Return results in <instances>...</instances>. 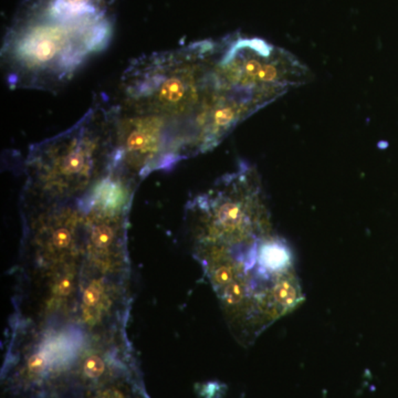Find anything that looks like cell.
<instances>
[{
	"label": "cell",
	"mask_w": 398,
	"mask_h": 398,
	"mask_svg": "<svg viewBox=\"0 0 398 398\" xmlns=\"http://www.w3.org/2000/svg\"><path fill=\"white\" fill-rule=\"evenodd\" d=\"M225 45L205 40L134 60L123 73L117 156L133 177L217 146L251 112L218 73Z\"/></svg>",
	"instance_id": "cell-1"
},
{
	"label": "cell",
	"mask_w": 398,
	"mask_h": 398,
	"mask_svg": "<svg viewBox=\"0 0 398 398\" xmlns=\"http://www.w3.org/2000/svg\"><path fill=\"white\" fill-rule=\"evenodd\" d=\"M111 14L75 17L29 1L3 42L9 86L51 90L69 81L111 40Z\"/></svg>",
	"instance_id": "cell-2"
},
{
	"label": "cell",
	"mask_w": 398,
	"mask_h": 398,
	"mask_svg": "<svg viewBox=\"0 0 398 398\" xmlns=\"http://www.w3.org/2000/svg\"><path fill=\"white\" fill-rule=\"evenodd\" d=\"M115 152V104L102 100L72 128L29 150V192L45 206L84 195L111 170Z\"/></svg>",
	"instance_id": "cell-3"
},
{
	"label": "cell",
	"mask_w": 398,
	"mask_h": 398,
	"mask_svg": "<svg viewBox=\"0 0 398 398\" xmlns=\"http://www.w3.org/2000/svg\"><path fill=\"white\" fill-rule=\"evenodd\" d=\"M223 83L260 109L306 83L310 71L292 53L259 38L227 37L218 61Z\"/></svg>",
	"instance_id": "cell-4"
},
{
	"label": "cell",
	"mask_w": 398,
	"mask_h": 398,
	"mask_svg": "<svg viewBox=\"0 0 398 398\" xmlns=\"http://www.w3.org/2000/svg\"><path fill=\"white\" fill-rule=\"evenodd\" d=\"M84 322L90 326L99 324L111 306V293L102 279H95L84 290L82 300Z\"/></svg>",
	"instance_id": "cell-5"
},
{
	"label": "cell",
	"mask_w": 398,
	"mask_h": 398,
	"mask_svg": "<svg viewBox=\"0 0 398 398\" xmlns=\"http://www.w3.org/2000/svg\"><path fill=\"white\" fill-rule=\"evenodd\" d=\"M82 372L83 375L90 379H97L103 375L106 372V363L97 354L90 355L84 359L82 365Z\"/></svg>",
	"instance_id": "cell-6"
},
{
	"label": "cell",
	"mask_w": 398,
	"mask_h": 398,
	"mask_svg": "<svg viewBox=\"0 0 398 398\" xmlns=\"http://www.w3.org/2000/svg\"><path fill=\"white\" fill-rule=\"evenodd\" d=\"M95 398H123L121 394L117 392V390H106V392H102L100 395L97 396Z\"/></svg>",
	"instance_id": "cell-7"
}]
</instances>
